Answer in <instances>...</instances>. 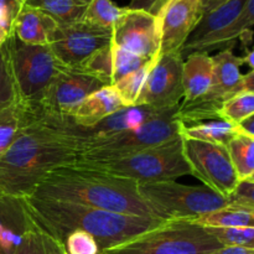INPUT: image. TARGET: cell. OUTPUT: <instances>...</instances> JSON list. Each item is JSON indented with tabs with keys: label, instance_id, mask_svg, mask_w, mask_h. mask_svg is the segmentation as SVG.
<instances>
[{
	"label": "cell",
	"instance_id": "6da1fadb",
	"mask_svg": "<svg viewBox=\"0 0 254 254\" xmlns=\"http://www.w3.org/2000/svg\"><path fill=\"white\" fill-rule=\"evenodd\" d=\"M34 107L31 121L0 154V196H30L47 173L81 155L79 139L59 118Z\"/></svg>",
	"mask_w": 254,
	"mask_h": 254
},
{
	"label": "cell",
	"instance_id": "7a4b0ae2",
	"mask_svg": "<svg viewBox=\"0 0 254 254\" xmlns=\"http://www.w3.org/2000/svg\"><path fill=\"white\" fill-rule=\"evenodd\" d=\"M30 196L163 220L139 195L138 184L81 161L57 166L47 173Z\"/></svg>",
	"mask_w": 254,
	"mask_h": 254
},
{
	"label": "cell",
	"instance_id": "3957f363",
	"mask_svg": "<svg viewBox=\"0 0 254 254\" xmlns=\"http://www.w3.org/2000/svg\"><path fill=\"white\" fill-rule=\"evenodd\" d=\"M22 200L35 225L60 245L72 231H84L93 236L101 251L128 242L168 221L34 196H26Z\"/></svg>",
	"mask_w": 254,
	"mask_h": 254
},
{
	"label": "cell",
	"instance_id": "277c9868",
	"mask_svg": "<svg viewBox=\"0 0 254 254\" xmlns=\"http://www.w3.org/2000/svg\"><path fill=\"white\" fill-rule=\"evenodd\" d=\"M222 248L208 228L189 220H168L99 254H220Z\"/></svg>",
	"mask_w": 254,
	"mask_h": 254
},
{
	"label": "cell",
	"instance_id": "5b68a950",
	"mask_svg": "<svg viewBox=\"0 0 254 254\" xmlns=\"http://www.w3.org/2000/svg\"><path fill=\"white\" fill-rule=\"evenodd\" d=\"M81 163L135 184L176 180L180 176L190 175V169L184 158L181 135L123 158Z\"/></svg>",
	"mask_w": 254,
	"mask_h": 254
},
{
	"label": "cell",
	"instance_id": "8992f818",
	"mask_svg": "<svg viewBox=\"0 0 254 254\" xmlns=\"http://www.w3.org/2000/svg\"><path fill=\"white\" fill-rule=\"evenodd\" d=\"M138 192L163 220L193 221L230 206L227 197L205 186L184 185L175 180L138 184Z\"/></svg>",
	"mask_w": 254,
	"mask_h": 254
},
{
	"label": "cell",
	"instance_id": "52a82bcc",
	"mask_svg": "<svg viewBox=\"0 0 254 254\" xmlns=\"http://www.w3.org/2000/svg\"><path fill=\"white\" fill-rule=\"evenodd\" d=\"M10 68L17 97L27 106H37L51 82L64 69L49 45H27L10 35L6 40Z\"/></svg>",
	"mask_w": 254,
	"mask_h": 254
},
{
	"label": "cell",
	"instance_id": "ba28073f",
	"mask_svg": "<svg viewBox=\"0 0 254 254\" xmlns=\"http://www.w3.org/2000/svg\"><path fill=\"white\" fill-rule=\"evenodd\" d=\"M178 108L168 109L138 128L83 144L78 161L89 163L123 158L181 135V123L176 118Z\"/></svg>",
	"mask_w": 254,
	"mask_h": 254
},
{
	"label": "cell",
	"instance_id": "9c48e42d",
	"mask_svg": "<svg viewBox=\"0 0 254 254\" xmlns=\"http://www.w3.org/2000/svg\"><path fill=\"white\" fill-rule=\"evenodd\" d=\"M212 61L213 74L208 91L191 103H180L176 111V118L183 126L220 119L218 113L223 103L235 94L245 92L241 73L242 57L227 49L212 56Z\"/></svg>",
	"mask_w": 254,
	"mask_h": 254
},
{
	"label": "cell",
	"instance_id": "30bf717a",
	"mask_svg": "<svg viewBox=\"0 0 254 254\" xmlns=\"http://www.w3.org/2000/svg\"><path fill=\"white\" fill-rule=\"evenodd\" d=\"M183 153L190 175L198 179L205 188L223 197L235 190L240 180L225 145L183 136Z\"/></svg>",
	"mask_w": 254,
	"mask_h": 254
},
{
	"label": "cell",
	"instance_id": "8fae6325",
	"mask_svg": "<svg viewBox=\"0 0 254 254\" xmlns=\"http://www.w3.org/2000/svg\"><path fill=\"white\" fill-rule=\"evenodd\" d=\"M247 0H228L221 6L206 12L186 40L183 47V59L193 52L210 54L213 50H227L238 40L235 21Z\"/></svg>",
	"mask_w": 254,
	"mask_h": 254
},
{
	"label": "cell",
	"instance_id": "7c38bea8",
	"mask_svg": "<svg viewBox=\"0 0 254 254\" xmlns=\"http://www.w3.org/2000/svg\"><path fill=\"white\" fill-rule=\"evenodd\" d=\"M112 44V30L81 20L57 25L50 40V49L60 62L77 68L92 54Z\"/></svg>",
	"mask_w": 254,
	"mask_h": 254
},
{
	"label": "cell",
	"instance_id": "4fadbf2b",
	"mask_svg": "<svg viewBox=\"0 0 254 254\" xmlns=\"http://www.w3.org/2000/svg\"><path fill=\"white\" fill-rule=\"evenodd\" d=\"M183 55H159L146 77L135 106L168 111L180 106L184 98Z\"/></svg>",
	"mask_w": 254,
	"mask_h": 254
},
{
	"label": "cell",
	"instance_id": "5bb4252c",
	"mask_svg": "<svg viewBox=\"0 0 254 254\" xmlns=\"http://www.w3.org/2000/svg\"><path fill=\"white\" fill-rule=\"evenodd\" d=\"M112 45L143 59L160 54V32L156 15L126 7L112 29Z\"/></svg>",
	"mask_w": 254,
	"mask_h": 254
},
{
	"label": "cell",
	"instance_id": "9a60e30c",
	"mask_svg": "<svg viewBox=\"0 0 254 254\" xmlns=\"http://www.w3.org/2000/svg\"><path fill=\"white\" fill-rule=\"evenodd\" d=\"M106 84L76 68H66L51 82L37 108L47 116L66 118L77 106Z\"/></svg>",
	"mask_w": 254,
	"mask_h": 254
},
{
	"label": "cell",
	"instance_id": "2e32d148",
	"mask_svg": "<svg viewBox=\"0 0 254 254\" xmlns=\"http://www.w3.org/2000/svg\"><path fill=\"white\" fill-rule=\"evenodd\" d=\"M202 16L200 0H166L156 14L160 54H181L186 40Z\"/></svg>",
	"mask_w": 254,
	"mask_h": 254
},
{
	"label": "cell",
	"instance_id": "e0dca14e",
	"mask_svg": "<svg viewBox=\"0 0 254 254\" xmlns=\"http://www.w3.org/2000/svg\"><path fill=\"white\" fill-rule=\"evenodd\" d=\"M163 112L165 111H156V109L148 106L123 107L122 109L114 112L113 114L104 118L99 123L94 124L93 127H89V128H78L67 118H59V117L57 118L61 121V123L64 124L67 130L71 131L73 135H76L79 139L82 148L83 144L89 143V141L109 138V136L117 135V134L123 133V131L138 128L150 119L155 118Z\"/></svg>",
	"mask_w": 254,
	"mask_h": 254
},
{
	"label": "cell",
	"instance_id": "ac0fdd59",
	"mask_svg": "<svg viewBox=\"0 0 254 254\" xmlns=\"http://www.w3.org/2000/svg\"><path fill=\"white\" fill-rule=\"evenodd\" d=\"M35 227L22 198L0 196V254H15L22 236Z\"/></svg>",
	"mask_w": 254,
	"mask_h": 254
},
{
	"label": "cell",
	"instance_id": "d6986e66",
	"mask_svg": "<svg viewBox=\"0 0 254 254\" xmlns=\"http://www.w3.org/2000/svg\"><path fill=\"white\" fill-rule=\"evenodd\" d=\"M123 107L116 88L104 86L87 96L66 118L78 128H89Z\"/></svg>",
	"mask_w": 254,
	"mask_h": 254
},
{
	"label": "cell",
	"instance_id": "ffe728a7",
	"mask_svg": "<svg viewBox=\"0 0 254 254\" xmlns=\"http://www.w3.org/2000/svg\"><path fill=\"white\" fill-rule=\"evenodd\" d=\"M213 74L212 56L206 52H193L183 62V103H191L208 91Z\"/></svg>",
	"mask_w": 254,
	"mask_h": 254
},
{
	"label": "cell",
	"instance_id": "44dd1931",
	"mask_svg": "<svg viewBox=\"0 0 254 254\" xmlns=\"http://www.w3.org/2000/svg\"><path fill=\"white\" fill-rule=\"evenodd\" d=\"M56 27V21L49 15L22 5L14 21L11 34L24 44L49 45Z\"/></svg>",
	"mask_w": 254,
	"mask_h": 254
},
{
	"label": "cell",
	"instance_id": "7402d4cb",
	"mask_svg": "<svg viewBox=\"0 0 254 254\" xmlns=\"http://www.w3.org/2000/svg\"><path fill=\"white\" fill-rule=\"evenodd\" d=\"M34 113L35 107L27 106L21 101L0 108V154L11 145L20 131L31 121Z\"/></svg>",
	"mask_w": 254,
	"mask_h": 254
},
{
	"label": "cell",
	"instance_id": "603a6c76",
	"mask_svg": "<svg viewBox=\"0 0 254 254\" xmlns=\"http://www.w3.org/2000/svg\"><path fill=\"white\" fill-rule=\"evenodd\" d=\"M24 5L45 12L57 25L81 21L87 7L82 0H24Z\"/></svg>",
	"mask_w": 254,
	"mask_h": 254
},
{
	"label": "cell",
	"instance_id": "cb8c5ba5",
	"mask_svg": "<svg viewBox=\"0 0 254 254\" xmlns=\"http://www.w3.org/2000/svg\"><path fill=\"white\" fill-rule=\"evenodd\" d=\"M181 136L206 141V143L227 145L228 141L236 135L235 126L222 119L201 122V123L183 126L180 129Z\"/></svg>",
	"mask_w": 254,
	"mask_h": 254
},
{
	"label": "cell",
	"instance_id": "d4e9b609",
	"mask_svg": "<svg viewBox=\"0 0 254 254\" xmlns=\"http://www.w3.org/2000/svg\"><path fill=\"white\" fill-rule=\"evenodd\" d=\"M226 149L238 180H254V138L236 134Z\"/></svg>",
	"mask_w": 254,
	"mask_h": 254
},
{
	"label": "cell",
	"instance_id": "484cf974",
	"mask_svg": "<svg viewBox=\"0 0 254 254\" xmlns=\"http://www.w3.org/2000/svg\"><path fill=\"white\" fill-rule=\"evenodd\" d=\"M192 222L205 228L251 227L254 226V212L227 206L213 212L206 213L193 220Z\"/></svg>",
	"mask_w": 254,
	"mask_h": 254
},
{
	"label": "cell",
	"instance_id": "4316f807",
	"mask_svg": "<svg viewBox=\"0 0 254 254\" xmlns=\"http://www.w3.org/2000/svg\"><path fill=\"white\" fill-rule=\"evenodd\" d=\"M156 59H158V56L155 59L150 60L148 64L141 66L140 68L135 69V71L124 76L123 78H121L113 84L124 107L135 106L136 99H138L141 88L144 86V82H145L146 77H148L149 72H150Z\"/></svg>",
	"mask_w": 254,
	"mask_h": 254
},
{
	"label": "cell",
	"instance_id": "83f0119b",
	"mask_svg": "<svg viewBox=\"0 0 254 254\" xmlns=\"http://www.w3.org/2000/svg\"><path fill=\"white\" fill-rule=\"evenodd\" d=\"M76 69L96 77L106 86H112L113 83V54H112V44L109 46L98 50L92 54L88 59L84 60Z\"/></svg>",
	"mask_w": 254,
	"mask_h": 254
},
{
	"label": "cell",
	"instance_id": "f1b7e54d",
	"mask_svg": "<svg viewBox=\"0 0 254 254\" xmlns=\"http://www.w3.org/2000/svg\"><path fill=\"white\" fill-rule=\"evenodd\" d=\"M62 246L39 227L27 231L17 246L15 254H62Z\"/></svg>",
	"mask_w": 254,
	"mask_h": 254
},
{
	"label": "cell",
	"instance_id": "f546056e",
	"mask_svg": "<svg viewBox=\"0 0 254 254\" xmlns=\"http://www.w3.org/2000/svg\"><path fill=\"white\" fill-rule=\"evenodd\" d=\"M126 7H119L112 0H91L84 11V21L104 29H113L117 20L123 15Z\"/></svg>",
	"mask_w": 254,
	"mask_h": 254
},
{
	"label": "cell",
	"instance_id": "4dcf8cb0",
	"mask_svg": "<svg viewBox=\"0 0 254 254\" xmlns=\"http://www.w3.org/2000/svg\"><path fill=\"white\" fill-rule=\"evenodd\" d=\"M254 116V92H240L228 98L220 109L218 117L236 126L243 119Z\"/></svg>",
	"mask_w": 254,
	"mask_h": 254
},
{
	"label": "cell",
	"instance_id": "1f68e13d",
	"mask_svg": "<svg viewBox=\"0 0 254 254\" xmlns=\"http://www.w3.org/2000/svg\"><path fill=\"white\" fill-rule=\"evenodd\" d=\"M20 101L15 88L11 68H10L9 52H7L6 41L0 46V108L10 106Z\"/></svg>",
	"mask_w": 254,
	"mask_h": 254
},
{
	"label": "cell",
	"instance_id": "d6a6232c",
	"mask_svg": "<svg viewBox=\"0 0 254 254\" xmlns=\"http://www.w3.org/2000/svg\"><path fill=\"white\" fill-rule=\"evenodd\" d=\"M223 247L254 248V226L251 227L208 228Z\"/></svg>",
	"mask_w": 254,
	"mask_h": 254
},
{
	"label": "cell",
	"instance_id": "836d02e7",
	"mask_svg": "<svg viewBox=\"0 0 254 254\" xmlns=\"http://www.w3.org/2000/svg\"><path fill=\"white\" fill-rule=\"evenodd\" d=\"M112 54H113V83H112V86L117 81L123 78L124 76L140 68L141 66L150 61V60L143 59V57L136 56L131 52L126 51L121 47L114 46V45H112Z\"/></svg>",
	"mask_w": 254,
	"mask_h": 254
},
{
	"label": "cell",
	"instance_id": "e575fe53",
	"mask_svg": "<svg viewBox=\"0 0 254 254\" xmlns=\"http://www.w3.org/2000/svg\"><path fill=\"white\" fill-rule=\"evenodd\" d=\"M64 254H99L101 250L93 236L84 231H72L61 242Z\"/></svg>",
	"mask_w": 254,
	"mask_h": 254
},
{
	"label": "cell",
	"instance_id": "d590c367",
	"mask_svg": "<svg viewBox=\"0 0 254 254\" xmlns=\"http://www.w3.org/2000/svg\"><path fill=\"white\" fill-rule=\"evenodd\" d=\"M227 198L232 207L254 212V180L238 181Z\"/></svg>",
	"mask_w": 254,
	"mask_h": 254
},
{
	"label": "cell",
	"instance_id": "8d00e7d4",
	"mask_svg": "<svg viewBox=\"0 0 254 254\" xmlns=\"http://www.w3.org/2000/svg\"><path fill=\"white\" fill-rule=\"evenodd\" d=\"M24 5V0H0V25L11 34L14 21Z\"/></svg>",
	"mask_w": 254,
	"mask_h": 254
},
{
	"label": "cell",
	"instance_id": "74e56055",
	"mask_svg": "<svg viewBox=\"0 0 254 254\" xmlns=\"http://www.w3.org/2000/svg\"><path fill=\"white\" fill-rule=\"evenodd\" d=\"M165 1L166 0H130L128 9L143 10V11L156 15Z\"/></svg>",
	"mask_w": 254,
	"mask_h": 254
},
{
	"label": "cell",
	"instance_id": "f35d334b",
	"mask_svg": "<svg viewBox=\"0 0 254 254\" xmlns=\"http://www.w3.org/2000/svg\"><path fill=\"white\" fill-rule=\"evenodd\" d=\"M235 129L237 134L254 138V116H251L248 118L241 121L240 123L236 124Z\"/></svg>",
	"mask_w": 254,
	"mask_h": 254
},
{
	"label": "cell",
	"instance_id": "ab89813d",
	"mask_svg": "<svg viewBox=\"0 0 254 254\" xmlns=\"http://www.w3.org/2000/svg\"><path fill=\"white\" fill-rule=\"evenodd\" d=\"M201 1V9H202V15L206 12L211 11V10L216 9V7L221 6L222 4L227 2L228 0H200Z\"/></svg>",
	"mask_w": 254,
	"mask_h": 254
},
{
	"label": "cell",
	"instance_id": "60d3db41",
	"mask_svg": "<svg viewBox=\"0 0 254 254\" xmlns=\"http://www.w3.org/2000/svg\"><path fill=\"white\" fill-rule=\"evenodd\" d=\"M220 254H254V248L248 247H223Z\"/></svg>",
	"mask_w": 254,
	"mask_h": 254
},
{
	"label": "cell",
	"instance_id": "b9f144b4",
	"mask_svg": "<svg viewBox=\"0 0 254 254\" xmlns=\"http://www.w3.org/2000/svg\"><path fill=\"white\" fill-rule=\"evenodd\" d=\"M243 64H247L250 69H254V54L251 49L246 50V55L242 57Z\"/></svg>",
	"mask_w": 254,
	"mask_h": 254
},
{
	"label": "cell",
	"instance_id": "7bdbcfd3",
	"mask_svg": "<svg viewBox=\"0 0 254 254\" xmlns=\"http://www.w3.org/2000/svg\"><path fill=\"white\" fill-rule=\"evenodd\" d=\"M10 35H11V34H10V32L7 31L5 27H2L1 25H0V46H2V45L5 44V41L9 39Z\"/></svg>",
	"mask_w": 254,
	"mask_h": 254
},
{
	"label": "cell",
	"instance_id": "ee69618b",
	"mask_svg": "<svg viewBox=\"0 0 254 254\" xmlns=\"http://www.w3.org/2000/svg\"><path fill=\"white\" fill-rule=\"evenodd\" d=\"M82 1H84V2H86V4H88V2L91 1V0H82Z\"/></svg>",
	"mask_w": 254,
	"mask_h": 254
},
{
	"label": "cell",
	"instance_id": "f6af8a7d",
	"mask_svg": "<svg viewBox=\"0 0 254 254\" xmlns=\"http://www.w3.org/2000/svg\"><path fill=\"white\" fill-rule=\"evenodd\" d=\"M62 254H64V253H62Z\"/></svg>",
	"mask_w": 254,
	"mask_h": 254
}]
</instances>
